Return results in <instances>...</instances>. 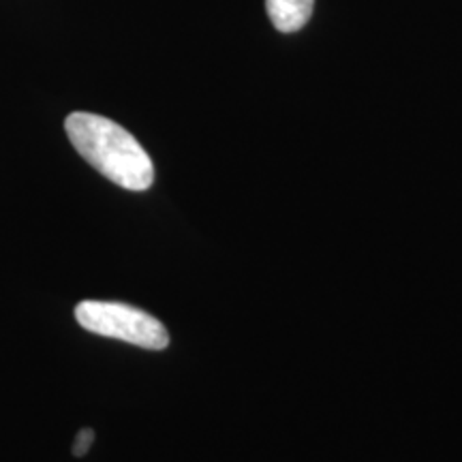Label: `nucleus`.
<instances>
[{"label": "nucleus", "mask_w": 462, "mask_h": 462, "mask_svg": "<svg viewBox=\"0 0 462 462\" xmlns=\"http://www.w3.org/2000/svg\"><path fill=\"white\" fill-rule=\"evenodd\" d=\"M75 319L86 332L125 340L142 349L163 351L170 345V332L157 317L123 302L84 300L75 306Z\"/></svg>", "instance_id": "2"}, {"label": "nucleus", "mask_w": 462, "mask_h": 462, "mask_svg": "<svg viewBox=\"0 0 462 462\" xmlns=\"http://www.w3.org/2000/svg\"><path fill=\"white\" fill-rule=\"evenodd\" d=\"M315 0H265L270 22L281 32H298L313 15Z\"/></svg>", "instance_id": "3"}, {"label": "nucleus", "mask_w": 462, "mask_h": 462, "mask_svg": "<svg viewBox=\"0 0 462 462\" xmlns=\"http://www.w3.org/2000/svg\"><path fill=\"white\" fill-rule=\"evenodd\" d=\"M65 131L73 148L107 180L126 190L152 187V159L125 126L106 116L73 112L65 120Z\"/></svg>", "instance_id": "1"}, {"label": "nucleus", "mask_w": 462, "mask_h": 462, "mask_svg": "<svg viewBox=\"0 0 462 462\" xmlns=\"http://www.w3.org/2000/svg\"><path fill=\"white\" fill-rule=\"evenodd\" d=\"M92 441H95V430H90V429L79 430L78 437H75V443H73V454L86 456L92 446Z\"/></svg>", "instance_id": "4"}]
</instances>
